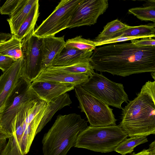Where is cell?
<instances>
[{
	"mask_svg": "<svg viewBox=\"0 0 155 155\" xmlns=\"http://www.w3.org/2000/svg\"><path fill=\"white\" fill-rule=\"evenodd\" d=\"M22 47L21 41L12 35L10 39L0 43V54L16 61L22 58Z\"/></svg>",
	"mask_w": 155,
	"mask_h": 155,
	"instance_id": "20",
	"label": "cell"
},
{
	"mask_svg": "<svg viewBox=\"0 0 155 155\" xmlns=\"http://www.w3.org/2000/svg\"><path fill=\"white\" fill-rule=\"evenodd\" d=\"M141 39L140 40L137 39L131 40V42L138 46H155V38H147Z\"/></svg>",
	"mask_w": 155,
	"mask_h": 155,
	"instance_id": "29",
	"label": "cell"
},
{
	"mask_svg": "<svg viewBox=\"0 0 155 155\" xmlns=\"http://www.w3.org/2000/svg\"><path fill=\"white\" fill-rule=\"evenodd\" d=\"M127 135L119 125L88 127L78 136L74 147L106 153L114 151Z\"/></svg>",
	"mask_w": 155,
	"mask_h": 155,
	"instance_id": "4",
	"label": "cell"
},
{
	"mask_svg": "<svg viewBox=\"0 0 155 155\" xmlns=\"http://www.w3.org/2000/svg\"><path fill=\"white\" fill-rule=\"evenodd\" d=\"M142 38H144L141 37L119 36L99 42H95V45L96 46H101L107 44H114L117 42L125 41L129 40L131 41L132 40Z\"/></svg>",
	"mask_w": 155,
	"mask_h": 155,
	"instance_id": "27",
	"label": "cell"
},
{
	"mask_svg": "<svg viewBox=\"0 0 155 155\" xmlns=\"http://www.w3.org/2000/svg\"><path fill=\"white\" fill-rule=\"evenodd\" d=\"M42 70L50 66L59 56L66 45L64 36H48L42 38Z\"/></svg>",
	"mask_w": 155,
	"mask_h": 155,
	"instance_id": "13",
	"label": "cell"
},
{
	"mask_svg": "<svg viewBox=\"0 0 155 155\" xmlns=\"http://www.w3.org/2000/svg\"><path fill=\"white\" fill-rule=\"evenodd\" d=\"M31 83L22 76L0 114V130L11 136L12 123L16 114L30 101L38 98L31 87Z\"/></svg>",
	"mask_w": 155,
	"mask_h": 155,
	"instance_id": "7",
	"label": "cell"
},
{
	"mask_svg": "<svg viewBox=\"0 0 155 155\" xmlns=\"http://www.w3.org/2000/svg\"><path fill=\"white\" fill-rule=\"evenodd\" d=\"M6 139L4 138L0 140V152L4 148L6 144Z\"/></svg>",
	"mask_w": 155,
	"mask_h": 155,
	"instance_id": "33",
	"label": "cell"
},
{
	"mask_svg": "<svg viewBox=\"0 0 155 155\" xmlns=\"http://www.w3.org/2000/svg\"><path fill=\"white\" fill-rule=\"evenodd\" d=\"M148 150L150 155H155V141H154L150 145Z\"/></svg>",
	"mask_w": 155,
	"mask_h": 155,
	"instance_id": "31",
	"label": "cell"
},
{
	"mask_svg": "<svg viewBox=\"0 0 155 155\" xmlns=\"http://www.w3.org/2000/svg\"><path fill=\"white\" fill-rule=\"evenodd\" d=\"M119 126L130 137L155 134V81H148L123 108Z\"/></svg>",
	"mask_w": 155,
	"mask_h": 155,
	"instance_id": "2",
	"label": "cell"
},
{
	"mask_svg": "<svg viewBox=\"0 0 155 155\" xmlns=\"http://www.w3.org/2000/svg\"><path fill=\"white\" fill-rule=\"evenodd\" d=\"M12 35L9 33L0 32V43L10 39Z\"/></svg>",
	"mask_w": 155,
	"mask_h": 155,
	"instance_id": "30",
	"label": "cell"
},
{
	"mask_svg": "<svg viewBox=\"0 0 155 155\" xmlns=\"http://www.w3.org/2000/svg\"><path fill=\"white\" fill-rule=\"evenodd\" d=\"M15 61L10 57L0 54V70L4 72L13 65Z\"/></svg>",
	"mask_w": 155,
	"mask_h": 155,
	"instance_id": "28",
	"label": "cell"
},
{
	"mask_svg": "<svg viewBox=\"0 0 155 155\" xmlns=\"http://www.w3.org/2000/svg\"><path fill=\"white\" fill-rule=\"evenodd\" d=\"M31 87L38 98L48 104L54 99L74 89L75 86L67 83L36 81L31 82Z\"/></svg>",
	"mask_w": 155,
	"mask_h": 155,
	"instance_id": "12",
	"label": "cell"
},
{
	"mask_svg": "<svg viewBox=\"0 0 155 155\" xmlns=\"http://www.w3.org/2000/svg\"><path fill=\"white\" fill-rule=\"evenodd\" d=\"M151 76L153 79L155 80V72H152L151 73Z\"/></svg>",
	"mask_w": 155,
	"mask_h": 155,
	"instance_id": "35",
	"label": "cell"
},
{
	"mask_svg": "<svg viewBox=\"0 0 155 155\" xmlns=\"http://www.w3.org/2000/svg\"><path fill=\"white\" fill-rule=\"evenodd\" d=\"M90 62L94 69L113 75L155 72V46H137L131 42L109 44L96 48Z\"/></svg>",
	"mask_w": 155,
	"mask_h": 155,
	"instance_id": "1",
	"label": "cell"
},
{
	"mask_svg": "<svg viewBox=\"0 0 155 155\" xmlns=\"http://www.w3.org/2000/svg\"><path fill=\"white\" fill-rule=\"evenodd\" d=\"M148 141L146 137H131L126 138L115 148L114 151L121 155H126L132 152L137 146Z\"/></svg>",
	"mask_w": 155,
	"mask_h": 155,
	"instance_id": "23",
	"label": "cell"
},
{
	"mask_svg": "<svg viewBox=\"0 0 155 155\" xmlns=\"http://www.w3.org/2000/svg\"><path fill=\"white\" fill-rule=\"evenodd\" d=\"M80 115H59L42 140L43 155H66L78 137L88 126Z\"/></svg>",
	"mask_w": 155,
	"mask_h": 155,
	"instance_id": "3",
	"label": "cell"
},
{
	"mask_svg": "<svg viewBox=\"0 0 155 155\" xmlns=\"http://www.w3.org/2000/svg\"><path fill=\"white\" fill-rule=\"evenodd\" d=\"M24 65L22 58L15 61L0 76V114L23 76Z\"/></svg>",
	"mask_w": 155,
	"mask_h": 155,
	"instance_id": "11",
	"label": "cell"
},
{
	"mask_svg": "<svg viewBox=\"0 0 155 155\" xmlns=\"http://www.w3.org/2000/svg\"></svg>",
	"mask_w": 155,
	"mask_h": 155,
	"instance_id": "36",
	"label": "cell"
},
{
	"mask_svg": "<svg viewBox=\"0 0 155 155\" xmlns=\"http://www.w3.org/2000/svg\"><path fill=\"white\" fill-rule=\"evenodd\" d=\"M72 103L69 95L67 93L54 99L48 103L37 130L36 135L40 132L58 110Z\"/></svg>",
	"mask_w": 155,
	"mask_h": 155,
	"instance_id": "17",
	"label": "cell"
},
{
	"mask_svg": "<svg viewBox=\"0 0 155 155\" xmlns=\"http://www.w3.org/2000/svg\"><path fill=\"white\" fill-rule=\"evenodd\" d=\"M10 137L0 130V140L4 138L8 139Z\"/></svg>",
	"mask_w": 155,
	"mask_h": 155,
	"instance_id": "34",
	"label": "cell"
},
{
	"mask_svg": "<svg viewBox=\"0 0 155 155\" xmlns=\"http://www.w3.org/2000/svg\"><path fill=\"white\" fill-rule=\"evenodd\" d=\"M108 6L107 0H81L74 11L67 28L95 24Z\"/></svg>",
	"mask_w": 155,
	"mask_h": 155,
	"instance_id": "10",
	"label": "cell"
},
{
	"mask_svg": "<svg viewBox=\"0 0 155 155\" xmlns=\"http://www.w3.org/2000/svg\"><path fill=\"white\" fill-rule=\"evenodd\" d=\"M89 78V76L85 74H68L43 70L32 82L67 83L72 84L75 86L85 82Z\"/></svg>",
	"mask_w": 155,
	"mask_h": 155,
	"instance_id": "14",
	"label": "cell"
},
{
	"mask_svg": "<svg viewBox=\"0 0 155 155\" xmlns=\"http://www.w3.org/2000/svg\"><path fill=\"white\" fill-rule=\"evenodd\" d=\"M131 155H150L148 149H144L137 153L133 154Z\"/></svg>",
	"mask_w": 155,
	"mask_h": 155,
	"instance_id": "32",
	"label": "cell"
},
{
	"mask_svg": "<svg viewBox=\"0 0 155 155\" xmlns=\"http://www.w3.org/2000/svg\"><path fill=\"white\" fill-rule=\"evenodd\" d=\"M74 90L79 102L78 107L85 114L90 126L116 125L113 109L107 104L83 89L80 85L75 86Z\"/></svg>",
	"mask_w": 155,
	"mask_h": 155,
	"instance_id": "6",
	"label": "cell"
},
{
	"mask_svg": "<svg viewBox=\"0 0 155 155\" xmlns=\"http://www.w3.org/2000/svg\"><path fill=\"white\" fill-rule=\"evenodd\" d=\"M21 43L25 64L23 76L31 83L42 70V38L33 32L23 39Z\"/></svg>",
	"mask_w": 155,
	"mask_h": 155,
	"instance_id": "9",
	"label": "cell"
},
{
	"mask_svg": "<svg viewBox=\"0 0 155 155\" xmlns=\"http://www.w3.org/2000/svg\"><path fill=\"white\" fill-rule=\"evenodd\" d=\"M38 0H21L16 8L7 20L12 35H15Z\"/></svg>",
	"mask_w": 155,
	"mask_h": 155,
	"instance_id": "16",
	"label": "cell"
},
{
	"mask_svg": "<svg viewBox=\"0 0 155 155\" xmlns=\"http://www.w3.org/2000/svg\"><path fill=\"white\" fill-rule=\"evenodd\" d=\"M44 70L68 74H85L88 75L89 77L95 73L89 60L68 66H49Z\"/></svg>",
	"mask_w": 155,
	"mask_h": 155,
	"instance_id": "19",
	"label": "cell"
},
{
	"mask_svg": "<svg viewBox=\"0 0 155 155\" xmlns=\"http://www.w3.org/2000/svg\"><path fill=\"white\" fill-rule=\"evenodd\" d=\"M93 52L65 45L59 57L52 63L50 66H68L87 61L89 60Z\"/></svg>",
	"mask_w": 155,
	"mask_h": 155,
	"instance_id": "15",
	"label": "cell"
},
{
	"mask_svg": "<svg viewBox=\"0 0 155 155\" xmlns=\"http://www.w3.org/2000/svg\"><path fill=\"white\" fill-rule=\"evenodd\" d=\"M155 2L143 7L133 8L129 9L128 13L136 16L142 21H150L155 22Z\"/></svg>",
	"mask_w": 155,
	"mask_h": 155,
	"instance_id": "24",
	"label": "cell"
},
{
	"mask_svg": "<svg viewBox=\"0 0 155 155\" xmlns=\"http://www.w3.org/2000/svg\"><path fill=\"white\" fill-rule=\"evenodd\" d=\"M66 45L86 51H93L96 47L95 41L83 38L81 36L67 40Z\"/></svg>",
	"mask_w": 155,
	"mask_h": 155,
	"instance_id": "25",
	"label": "cell"
},
{
	"mask_svg": "<svg viewBox=\"0 0 155 155\" xmlns=\"http://www.w3.org/2000/svg\"><path fill=\"white\" fill-rule=\"evenodd\" d=\"M129 26L117 19L108 23L93 41L99 42L112 38L117 33L127 28Z\"/></svg>",
	"mask_w": 155,
	"mask_h": 155,
	"instance_id": "22",
	"label": "cell"
},
{
	"mask_svg": "<svg viewBox=\"0 0 155 155\" xmlns=\"http://www.w3.org/2000/svg\"><path fill=\"white\" fill-rule=\"evenodd\" d=\"M80 85L83 89L108 105L120 109H122L123 103H127L129 101L122 84L112 81L101 74L95 72Z\"/></svg>",
	"mask_w": 155,
	"mask_h": 155,
	"instance_id": "5",
	"label": "cell"
},
{
	"mask_svg": "<svg viewBox=\"0 0 155 155\" xmlns=\"http://www.w3.org/2000/svg\"><path fill=\"white\" fill-rule=\"evenodd\" d=\"M119 36L155 38V23L134 26H129L127 28L116 34L112 38Z\"/></svg>",
	"mask_w": 155,
	"mask_h": 155,
	"instance_id": "21",
	"label": "cell"
},
{
	"mask_svg": "<svg viewBox=\"0 0 155 155\" xmlns=\"http://www.w3.org/2000/svg\"><path fill=\"white\" fill-rule=\"evenodd\" d=\"M38 2L33 7L16 34L15 35L17 38L21 41L34 32L35 27L39 14Z\"/></svg>",
	"mask_w": 155,
	"mask_h": 155,
	"instance_id": "18",
	"label": "cell"
},
{
	"mask_svg": "<svg viewBox=\"0 0 155 155\" xmlns=\"http://www.w3.org/2000/svg\"><path fill=\"white\" fill-rule=\"evenodd\" d=\"M81 0H61L52 13L34 30V34L42 38L54 36L67 28L72 15Z\"/></svg>",
	"mask_w": 155,
	"mask_h": 155,
	"instance_id": "8",
	"label": "cell"
},
{
	"mask_svg": "<svg viewBox=\"0 0 155 155\" xmlns=\"http://www.w3.org/2000/svg\"><path fill=\"white\" fill-rule=\"evenodd\" d=\"M21 0H8L0 8V13L10 16L13 13Z\"/></svg>",
	"mask_w": 155,
	"mask_h": 155,
	"instance_id": "26",
	"label": "cell"
}]
</instances>
